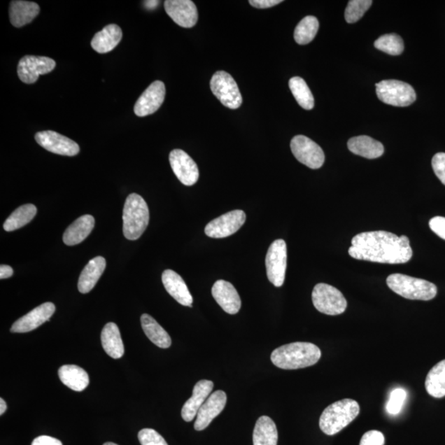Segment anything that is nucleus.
Returning <instances> with one entry per match:
<instances>
[{"label":"nucleus","instance_id":"1","mask_svg":"<svg viewBox=\"0 0 445 445\" xmlns=\"http://www.w3.org/2000/svg\"><path fill=\"white\" fill-rule=\"evenodd\" d=\"M351 257L384 264H403L410 261L412 249L409 239L387 231L365 232L355 236L348 250Z\"/></svg>","mask_w":445,"mask_h":445},{"label":"nucleus","instance_id":"2","mask_svg":"<svg viewBox=\"0 0 445 445\" xmlns=\"http://www.w3.org/2000/svg\"><path fill=\"white\" fill-rule=\"evenodd\" d=\"M319 347L310 342H293L273 351L271 360L282 369H299L316 365L321 358Z\"/></svg>","mask_w":445,"mask_h":445},{"label":"nucleus","instance_id":"3","mask_svg":"<svg viewBox=\"0 0 445 445\" xmlns=\"http://www.w3.org/2000/svg\"><path fill=\"white\" fill-rule=\"evenodd\" d=\"M360 411L359 403L349 398L334 402L320 416V429L327 435L339 433L358 416Z\"/></svg>","mask_w":445,"mask_h":445},{"label":"nucleus","instance_id":"4","mask_svg":"<svg viewBox=\"0 0 445 445\" xmlns=\"http://www.w3.org/2000/svg\"><path fill=\"white\" fill-rule=\"evenodd\" d=\"M150 222V211L140 195H129L123 210V233L128 240H137L146 231Z\"/></svg>","mask_w":445,"mask_h":445},{"label":"nucleus","instance_id":"5","mask_svg":"<svg viewBox=\"0 0 445 445\" xmlns=\"http://www.w3.org/2000/svg\"><path fill=\"white\" fill-rule=\"evenodd\" d=\"M387 285L396 294L408 299L428 301L437 295V287L433 283L403 274L389 276Z\"/></svg>","mask_w":445,"mask_h":445},{"label":"nucleus","instance_id":"6","mask_svg":"<svg viewBox=\"0 0 445 445\" xmlns=\"http://www.w3.org/2000/svg\"><path fill=\"white\" fill-rule=\"evenodd\" d=\"M312 299L318 311L331 316L344 313L347 307V301L341 292L325 283L315 285Z\"/></svg>","mask_w":445,"mask_h":445},{"label":"nucleus","instance_id":"7","mask_svg":"<svg viewBox=\"0 0 445 445\" xmlns=\"http://www.w3.org/2000/svg\"><path fill=\"white\" fill-rule=\"evenodd\" d=\"M376 94L383 104L395 106H408L416 99L414 87L407 83L393 80L378 83Z\"/></svg>","mask_w":445,"mask_h":445},{"label":"nucleus","instance_id":"8","mask_svg":"<svg viewBox=\"0 0 445 445\" xmlns=\"http://www.w3.org/2000/svg\"><path fill=\"white\" fill-rule=\"evenodd\" d=\"M211 89L220 103L229 109H238L243 104L237 83L229 73L218 71L211 80Z\"/></svg>","mask_w":445,"mask_h":445},{"label":"nucleus","instance_id":"9","mask_svg":"<svg viewBox=\"0 0 445 445\" xmlns=\"http://www.w3.org/2000/svg\"><path fill=\"white\" fill-rule=\"evenodd\" d=\"M266 267L269 281L276 287H281L287 267V246L284 240L277 239L271 243L266 257Z\"/></svg>","mask_w":445,"mask_h":445},{"label":"nucleus","instance_id":"10","mask_svg":"<svg viewBox=\"0 0 445 445\" xmlns=\"http://www.w3.org/2000/svg\"><path fill=\"white\" fill-rule=\"evenodd\" d=\"M290 148L296 160L309 169H318L325 161L322 148L304 136H296L292 139Z\"/></svg>","mask_w":445,"mask_h":445},{"label":"nucleus","instance_id":"11","mask_svg":"<svg viewBox=\"0 0 445 445\" xmlns=\"http://www.w3.org/2000/svg\"><path fill=\"white\" fill-rule=\"evenodd\" d=\"M246 221L244 211L236 210L226 213L213 220L206 226L205 233L208 237L224 239L237 232Z\"/></svg>","mask_w":445,"mask_h":445},{"label":"nucleus","instance_id":"12","mask_svg":"<svg viewBox=\"0 0 445 445\" xmlns=\"http://www.w3.org/2000/svg\"><path fill=\"white\" fill-rule=\"evenodd\" d=\"M57 63L52 58L25 55L17 66V74L20 80L31 85L38 80L41 74L49 73L54 71Z\"/></svg>","mask_w":445,"mask_h":445},{"label":"nucleus","instance_id":"13","mask_svg":"<svg viewBox=\"0 0 445 445\" xmlns=\"http://www.w3.org/2000/svg\"><path fill=\"white\" fill-rule=\"evenodd\" d=\"M35 140L45 150L64 156H76L80 148L76 142L53 131L37 132Z\"/></svg>","mask_w":445,"mask_h":445},{"label":"nucleus","instance_id":"14","mask_svg":"<svg viewBox=\"0 0 445 445\" xmlns=\"http://www.w3.org/2000/svg\"><path fill=\"white\" fill-rule=\"evenodd\" d=\"M166 94L164 83L162 81L152 83L139 97L134 111L138 117L143 118L156 113L163 104Z\"/></svg>","mask_w":445,"mask_h":445},{"label":"nucleus","instance_id":"15","mask_svg":"<svg viewBox=\"0 0 445 445\" xmlns=\"http://www.w3.org/2000/svg\"><path fill=\"white\" fill-rule=\"evenodd\" d=\"M169 161L171 169L185 185H192L199 179L198 167L191 157L182 150H174L170 153Z\"/></svg>","mask_w":445,"mask_h":445},{"label":"nucleus","instance_id":"16","mask_svg":"<svg viewBox=\"0 0 445 445\" xmlns=\"http://www.w3.org/2000/svg\"><path fill=\"white\" fill-rule=\"evenodd\" d=\"M164 8L168 15L180 27L190 29L197 24V8L191 0H167Z\"/></svg>","mask_w":445,"mask_h":445},{"label":"nucleus","instance_id":"17","mask_svg":"<svg viewBox=\"0 0 445 445\" xmlns=\"http://www.w3.org/2000/svg\"><path fill=\"white\" fill-rule=\"evenodd\" d=\"M55 311L54 304L48 302L32 309L31 312L17 320L10 329L13 333H25L35 330L52 318Z\"/></svg>","mask_w":445,"mask_h":445},{"label":"nucleus","instance_id":"18","mask_svg":"<svg viewBox=\"0 0 445 445\" xmlns=\"http://www.w3.org/2000/svg\"><path fill=\"white\" fill-rule=\"evenodd\" d=\"M227 402V395L224 391L213 393L199 410L195 430L201 431L206 429L212 421L224 411Z\"/></svg>","mask_w":445,"mask_h":445},{"label":"nucleus","instance_id":"19","mask_svg":"<svg viewBox=\"0 0 445 445\" xmlns=\"http://www.w3.org/2000/svg\"><path fill=\"white\" fill-rule=\"evenodd\" d=\"M212 295L218 304L229 314H236L241 309L240 296L234 286L224 280L217 281L212 287Z\"/></svg>","mask_w":445,"mask_h":445},{"label":"nucleus","instance_id":"20","mask_svg":"<svg viewBox=\"0 0 445 445\" xmlns=\"http://www.w3.org/2000/svg\"><path fill=\"white\" fill-rule=\"evenodd\" d=\"M214 388V383L210 380H201L193 388L192 396L185 402L182 409V417L185 421L190 423L197 416L199 410L210 397Z\"/></svg>","mask_w":445,"mask_h":445},{"label":"nucleus","instance_id":"21","mask_svg":"<svg viewBox=\"0 0 445 445\" xmlns=\"http://www.w3.org/2000/svg\"><path fill=\"white\" fill-rule=\"evenodd\" d=\"M162 281L168 293L180 304L192 307L193 298L183 278L173 270H166L162 275Z\"/></svg>","mask_w":445,"mask_h":445},{"label":"nucleus","instance_id":"22","mask_svg":"<svg viewBox=\"0 0 445 445\" xmlns=\"http://www.w3.org/2000/svg\"><path fill=\"white\" fill-rule=\"evenodd\" d=\"M122 30L117 24H109L95 34L91 41L92 49L97 53L105 54L114 50L122 39Z\"/></svg>","mask_w":445,"mask_h":445},{"label":"nucleus","instance_id":"23","mask_svg":"<svg viewBox=\"0 0 445 445\" xmlns=\"http://www.w3.org/2000/svg\"><path fill=\"white\" fill-rule=\"evenodd\" d=\"M106 265V260L103 257H97L90 260L78 279V289L80 293H89L94 288L105 271Z\"/></svg>","mask_w":445,"mask_h":445},{"label":"nucleus","instance_id":"24","mask_svg":"<svg viewBox=\"0 0 445 445\" xmlns=\"http://www.w3.org/2000/svg\"><path fill=\"white\" fill-rule=\"evenodd\" d=\"M40 13V6L34 2L15 0L9 6V20L13 26L22 27L34 21Z\"/></svg>","mask_w":445,"mask_h":445},{"label":"nucleus","instance_id":"25","mask_svg":"<svg viewBox=\"0 0 445 445\" xmlns=\"http://www.w3.org/2000/svg\"><path fill=\"white\" fill-rule=\"evenodd\" d=\"M94 218L90 215L83 216L69 225L63 235L64 243L68 246L77 245L85 240L94 229Z\"/></svg>","mask_w":445,"mask_h":445},{"label":"nucleus","instance_id":"26","mask_svg":"<svg viewBox=\"0 0 445 445\" xmlns=\"http://www.w3.org/2000/svg\"><path fill=\"white\" fill-rule=\"evenodd\" d=\"M347 146L353 154L369 160L377 159V157H381L384 153V147L382 143L366 136L350 139L348 143H347Z\"/></svg>","mask_w":445,"mask_h":445},{"label":"nucleus","instance_id":"27","mask_svg":"<svg viewBox=\"0 0 445 445\" xmlns=\"http://www.w3.org/2000/svg\"><path fill=\"white\" fill-rule=\"evenodd\" d=\"M101 346L111 358H122L125 353L124 344L117 324H106L101 334Z\"/></svg>","mask_w":445,"mask_h":445},{"label":"nucleus","instance_id":"28","mask_svg":"<svg viewBox=\"0 0 445 445\" xmlns=\"http://www.w3.org/2000/svg\"><path fill=\"white\" fill-rule=\"evenodd\" d=\"M60 381L73 391L81 392L89 386L90 376L77 365H63L58 371Z\"/></svg>","mask_w":445,"mask_h":445},{"label":"nucleus","instance_id":"29","mask_svg":"<svg viewBox=\"0 0 445 445\" xmlns=\"http://www.w3.org/2000/svg\"><path fill=\"white\" fill-rule=\"evenodd\" d=\"M141 326L146 337L160 348L167 349L171 345L169 333L162 327L150 315L143 314L141 318Z\"/></svg>","mask_w":445,"mask_h":445},{"label":"nucleus","instance_id":"30","mask_svg":"<svg viewBox=\"0 0 445 445\" xmlns=\"http://www.w3.org/2000/svg\"><path fill=\"white\" fill-rule=\"evenodd\" d=\"M253 445H277L276 425L270 417L263 416L257 420L253 430Z\"/></svg>","mask_w":445,"mask_h":445},{"label":"nucleus","instance_id":"31","mask_svg":"<svg viewBox=\"0 0 445 445\" xmlns=\"http://www.w3.org/2000/svg\"><path fill=\"white\" fill-rule=\"evenodd\" d=\"M426 391L435 398L445 396V360L435 365L426 376Z\"/></svg>","mask_w":445,"mask_h":445},{"label":"nucleus","instance_id":"32","mask_svg":"<svg viewBox=\"0 0 445 445\" xmlns=\"http://www.w3.org/2000/svg\"><path fill=\"white\" fill-rule=\"evenodd\" d=\"M36 212L37 209L32 204H27V205L18 207L4 222V230L12 232L21 229L22 227L29 224L34 219Z\"/></svg>","mask_w":445,"mask_h":445},{"label":"nucleus","instance_id":"33","mask_svg":"<svg viewBox=\"0 0 445 445\" xmlns=\"http://www.w3.org/2000/svg\"><path fill=\"white\" fill-rule=\"evenodd\" d=\"M290 89L292 94L294 95L297 103L299 104L301 108L305 110H312L314 108V97L311 90L300 77H294L290 78L289 82Z\"/></svg>","mask_w":445,"mask_h":445},{"label":"nucleus","instance_id":"34","mask_svg":"<svg viewBox=\"0 0 445 445\" xmlns=\"http://www.w3.org/2000/svg\"><path fill=\"white\" fill-rule=\"evenodd\" d=\"M319 29V22L317 17L307 16L301 20L295 27L294 37L297 43L307 45L316 36Z\"/></svg>","mask_w":445,"mask_h":445},{"label":"nucleus","instance_id":"35","mask_svg":"<svg viewBox=\"0 0 445 445\" xmlns=\"http://www.w3.org/2000/svg\"><path fill=\"white\" fill-rule=\"evenodd\" d=\"M374 46L379 50L391 55H400L404 50V43L400 36L386 34L375 41Z\"/></svg>","mask_w":445,"mask_h":445},{"label":"nucleus","instance_id":"36","mask_svg":"<svg viewBox=\"0 0 445 445\" xmlns=\"http://www.w3.org/2000/svg\"><path fill=\"white\" fill-rule=\"evenodd\" d=\"M372 3L371 0H351L345 11L346 21L348 23L358 22Z\"/></svg>","mask_w":445,"mask_h":445},{"label":"nucleus","instance_id":"37","mask_svg":"<svg viewBox=\"0 0 445 445\" xmlns=\"http://www.w3.org/2000/svg\"><path fill=\"white\" fill-rule=\"evenodd\" d=\"M407 392L402 388H396L391 393L387 404V411L390 415L400 414L402 407L406 401Z\"/></svg>","mask_w":445,"mask_h":445},{"label":"nucleus","instance_id":"38","mask_svg":"<svg viewBox=\"0 0 445 445\" xmlns=\"http://www.w3.org/2000/svg\"><path fill=\"white\" fill-rule=\"evenodd\" d=\"M141 445H169L161 435L153 429H143L138 434Z\"/></svg>","mask_w":445,"mask_h":445},{"label":"nucleus","instance_id":"39","mask_svg":"<svg viewBox=\"0 0 445 445\" xmlns=\"http://www.w3.org/2000/svg\"><path fill=\"white\" fill-rule=\"evenodd\" d=\"M432 168L440 182L445 185V153H438L433 157Z\"/></svg>","mask_w":445,"mask_h":445},{"label":"nucleus","instance_id":"40","mask_svg":"<svg viewBox=\"0 0 445 445\" xmlns=\"http://www.w3.org/2000/svg\"><path fill=\"white\" fill-rule=\"evenodd\" d=\"M384 439L382 432L379 430H369L361 438L360 445H384Z\"/></svg>","mask_w":445,"mask_h":445},{"label":"nucleus","instance_id":"41","mask_svg":"<svg viewBox=\"0 0 445 445\" xmlns=\"http://www.w3.org/2000/svg\"><path fill=\"white\" fill-rule=\"evenodd\" d=\"M430 228L437 234L439 238L445 240V218L437 216L432 218L429 222Z\"/></svg>","mask_w":445,"mask_h":445},{"label":"nucleus","instance_id":"42","mask_svg":"<svg viewBox=\"0 0 445 445\" xmlns=\"http://www.w3.org/2000/svg\"><path fill=\"white\" fill-rule=\"evenodd\" d=\"M281 0H250L249 3L254 8H268L278 6Z\"/></svg>","mask_w":445,"mask_h":445},{"label":"nucleus","instance_id":"43","mask_svg":"<svg viewBox=\"0 0 445 445\" xmlns=\"http://www.w3.org/2000/svg\"><path fill=\"white\" fill-rule=\"evenodd\" d=\"M31 445H63V444L57 439L48 437V435H41L36 438Z\"/></svg>","mask_w":445,"mask_h":445},{"label":"nucleus","instance_id":"44","mask_svg":"<svg viewBox=\"0 0 445 445\" xmlns=\"http://www.w3.org/2000/svg\"><path fill=\"white\" fill-rule=\"evenodd\" d=\"M13 274V270L11 267L7 265H1L0 267V278L1 280L8 279V278L11 277Z\"/></svg>","mask_w":445,"mask_h":445},{"label":"nucleus","instance_id":"45","mask_svg":"<svg viewBox=\"0 0 445 445\" xmlns=\"http://www.w3.org/2000/svg\"><path fill=\"white\" fill-rule=\"evenodd\" d=\"M160 1H155V0H150V1H143V6L148 9V10H153L159 6Z\"/></svg>","mask_w":445,"mask_h":445},{"label":"nucleus","instance_id":"46","mask_svg":"<svg viewBox=\"0 0 445 445\" xmlns=\"http://www.w3.org/2000/svg\"><path fill=\"white\" fill-rule=\"evenodd\" d=\"M7 410V404L6 402H4L3 398L0 400V415H3L4 412Z\"/></svg>","mask_w":445,"mask_h":445},{"label":"nucleus","instance_id":"47","mask_svg":"<svg viewBox=\"0 0 445 445\" xmlns=\"http://www.w3.org/2000/svg\"><path fill=\"white\" fill-rule=\"evenodd\" d=\"M104 445H118V444H114V443H111V442H108V443H105Z\"/></svg>","mask_w":445,"mask_h":445}]
</instances>
